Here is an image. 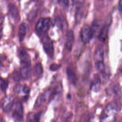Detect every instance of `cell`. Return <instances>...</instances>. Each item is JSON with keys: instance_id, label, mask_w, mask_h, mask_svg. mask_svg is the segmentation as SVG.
Segmentation results:
<instances>
[{"instance_id": "15", "label": "cell", "mask_w": 122, "mask_h": 122, "mask_svg": "<svg viewBox=\"0 0 122 122\" xmlns=\"http://www.w3.org/2000/svg\"><path fill=\"white\" fill-rule=\"evenodd\" d=\"M43 72L42 66L40 63H36L33 67L32 70L33 75L34 77L38 78L41 75Z\"/></svg>"}, {"instance_id": "4", "label": "cell", "mask_w": 122, "mask_h": 122, "mask_svg": "<svg viewBox=\"0 0 122 122\" xmlns=\"http://www.w3.org/2000/svg\"><path fill=\"white\" fill-rule=\"evenodd\" d=\"M94 33V31L92 27L88 25H84L81 31V37L82 42L84 43H89L93 37Z\"/></svg>"}, {"instance_id": "23", "label": "cell", "mask_w": 122, "mask_h": 122, "mask_svg": "<svg viewBox=\"0 0 122 122\" xmlns=\"http://www.w3.org/2000/svg\"><path fill=\"white\" fill-rule=\"evenodd\" d=\"M59 67V65L57 64H51L50 66V69L52 71H55L58 69Z\"/></svg>"}, {"instance_id": "8", "label": "cell", "mask_w": 122, "mask_h": 122, "mask_svg": "<svg viewBox=\"0 0 122 122\" xmlns=\"http://www.w3.org/2000/svg\"><path fill=\"white\" fill-rule=\"evenodd\" d=\"M19 58L21 67L30 66L31 61L30 57L24 50H23L20 51Z\"/></svg>"}, {"instance_id": "7", "label": "cell", "mask_w": 122, "mask_h": 122, "mask_svg": "<svg viewBox=\"0 0 122 122\" xmlns=\"http://www.w3.org/2000/svg\"><path fill=\"white\" fill-rule=\"evenodd\" d=\"M74 42V34L71 30H69L66 34L65 39V47L66 49L71 51Z\"/></svg>"}, {"instance_id": "20", "label": "cell", "mask_w": 122, "mask_h": 122, "mask_svg": "<svg viewBox=\"0 0 122 122\" xmlns=\"http://www.w3.org/2000/svg\"><path fill=\"white\" fill-rule=\"evenodd\" d=\"M41 114V112H38L37 113L34 114V115L33 117V119L32 120V121H35V122L39 121L40 118Z\"/></svg>"}, {"instance_id": "14", "label": "cell", "mask_w": 122, "mask_h": 122, "mask_svg": "<svg viewBox=\"0 0 122 122\" xmlns=\"http://www.w3.org/2000/svg\"><path fill=\"white\" fill-rule=\"evenodd\" d=\"M28 30V27L26 23H22L20 26L19 29V38L20 41L23 40Z\"/></svg>"}, {"instance_id": "1", "label": "cell", "mask_w": 122, "mask_h": 122, "mask_svg": "<svg viewBox=\"0 0 122 122\" xmlns=\"http://www.w3.org/2000/svg\"><path fill=\"white\" fill-rule=\"evenodd\" d=\"M104 51L102 45H99L95 49L93 54V61L96 70L102 74V78L106 79L108 77L105 71L104 63Z\"/></svg>"}, {"instance_id": "22", "label": "cell", "mask_w": 122, "mask_h": 122, "mask_svg": "<svg viewBox=\"0 0 122 122\" xmlns=\"http://www.w3.org/2000/svg\"><path fill=\"white\" fill-rule=\"evenodd\" d=\"M118 9L121 15L122 16V0H120L119 1L118 5Z\"/></svg>"}, {"instance_id": "21", "label": "cell", "mask_w": 122, "mask_h": 122, "mask_svg": "<svg viewBox=\"0 0 122 122\" xmlns=\"http://www.w3.org/2000/svg\"><path fill=\"white\" fill-rule=\"evenodd\" d=\"M22 91L25 94H28L30 92V88L27 86H24L22 87Z\"/></svg>"}, {"instance_id": "13", "label": "cell", "mask_w": 122, "mask_h": 122, "mask_svg": "<svg viewBox=\"0 0 122 122\" xmlns=\"http://www.w3.org/2000/svg\"><path fill=\"white\" fill-rule=\"evenodd\" d=\"M108 30L109 26L107 24L104 25L101 29V30L98 35V39L101 41L104 42L105 41L107 37Z\"/></svg>"}, {"instance_id": "26", "label": "cell", "mask_w": 122, "mask_h": 122, "mask_svg": "<svg viewBox=\"0 0 122 122\" xmlns=\"http://www.w3.org/2000/svg\"><path fill=\"white\" fill-rule=\"evenodd\" d=\"M2 35V27L0 26V39H1Z\"/></svg>"}, {"instance_id": "19", "label": "cell", "mask_w": 122, "mask_h": 122, "mask_svg": "<svg viewBox=\"0 0 122 122\" xmlns=\"http://www.w3.org/2000/svg\"><path fill=\"white\" fill-rule=\"evenodd\" d=\"M21 77H22V76H21V75L20 72H19L18 71H16L15 72H14L13 73V79L14 80V81H20Z\"/></svg>"}, {"instance_id": "25", "label": "cell", "mask_w": 122, "mask_h": 122, "mask_svg": "<svg viewBox=\"0 0 122 122\" xmlns=\"http://www.w3.org/2000/svg\"><path fill=\"white\" fill-rule=\"evenodd\" d=\"M21 87V85H17V86H16L15 87V88H14V89H15L14 92H15L20 93V91Z\"/></svg>"}, {"instance_id": "16", "label": "cell", "mask_w": 122, "mask_h": 122, "mask_svg": "<svg viewBox=\"0 0 122 122\" xmlns=\"http://www.w3.org/2000/svg\"><path fill=\"white\" fill-rule=\"evenodd\" d=\"M31 70L30 66H24L21 67L20 70V73L22 78L25 79H28L30 75Z\"/></svg>"}, {"instance_id": "18", "label": "cell", "mask_w": 122, "mask_h": 122, "mask_svg": "<svg viewBox=\"0 0 122 122\" xmlns=\"http://www.w3.org/2000/svg\"><path fill=\"white\" fill-rule=\"evenodd\" d=\"M8 85V82L0 78V88L2 91H5Z\"/></svg>"}, {"instance_id": "27", "label": "cell", "mask_w": 122, "mask_h": 122, "mask_svg": "<svg viewBox=\"0 0 122 122\" xmlns=\"http://www.w3.org/2000/svg\"><path fill=\"white\" fill-rule=\"evenodd\" d=\"M55 0L56 1H57V2H58L59 3H61V1H62V0Z\"/></svg>"}, {"instance_id": "6", "label": "cell", "mask_w": 122, "mask_h": 122, "mask_svg": "<svg viewBox=\"0 0 122 122\" xmlns=\"http://www.w3.org/2000/svg\"><path fill=\"white\" fill-rule=\"evenodd\" d=\"M12 116L16 121H22L23 117V108L20 102H17L13 111Z\"/></svg>"}, {"instance_id": "24", "label": "cell", "mask_w": 122, "mask_h": 122, "mask_svg": "<svg viewBox=\"0 0 122 122\" xmlns=\"http://www.w3.org/2000/svg\"><path fill=\"white\" fill-rule=\"evenodd\" d=\"M74 2L77 6H80L82 4V3L84 2V0H73Z\"/></svg>"}, {"instance_id": "9", "label": "cell", "mask_w": 122, "mask_h": 122, "mask_svg": "<svg viewBox=\"0 0 122 122\" xmlns=\"http://www.w3.org/2000/svg\"><path fill=\"white\" fill-rule=\"evenodd\" d=\"M9 13L10 17L15 22H18L20 20L19 11L17 7L13 4H10L9 5Z\"/></svg>"}, {"instance_id": "12", "label": "cell", "mask_w": 122, "mask_h": 122, "mask_svg": "<svg viewBox=\"0 0 122 122\" xmlns=\"http://www.w3.org/2000/svg\"><path fill=\"white\" fill-rule=\"evenodd\" d=\"M67 78L70 82L73 84H75L77 81V76L74 70L71 68H68L66 71Z\"/></svg>"}, {"instance_id": "3", "label": "cell", "mask_w": 122, "mask_h": 122, "mask_svg": "<svg viewBox=\"0 0 122 122\" xmlns=\"http://www.w3.org/2000/svg\"><path fill=\"white\" fill-rule=\"evenodd\" d=\"M51 20L49 18H41L39 20L35 26V30L40 35L44 34L49 30Z\"/></svg>"}, {"instance_id": "28", "label": "cell", "mask_w": 122, "mask_h": 122, "mask_svg": "<svg viewBox=\"0 0 122 122\" xmlns=\"http://www.w3.org/2000/svg\"></svg>"}, {"instance_id": "2", "label": "cell", "mask_w": 122, "mask_h": 122, "mask_svg": "<svg viewBox=\"0 0 122 122\" xmlns=\"http://www.w3.org/2000/svg\"><path fill=\"white\" fill-rule=\"evenodd\" d=\"M117 112V104L114 102H111L106 106L101 115L100 119L102 121H112L115 119Z\"/></svg>"}, {"instance_id": "5", "label": "cell", "mask_w": 122, "mask_h": 122, "mask_svg": "<svg viewBox=\"0 0 122 122\" xmlns=\"http://www.w3.org/2000/svg\"><path fill=\"white\" fill-rule=\"evenodd\" d=\"M43 49L47 54L50 57H52L54 54V46L52 40L48 37L45 36L42 40Z\"/></svg>"}, {"instance_id": "11", "label": "cell", "mask_w": 122, "mask_h": 122, "mask_svg": "<svg viewBox=\"0 0 122 122\" xmlns=\"http://www.w3.org/2000/svg\"><path fill=\"white\" fill-rule=\"evenodd\" d=\"M101 85V80L98 74H95L91 85V90L94 92H97L100 90Z\"/></svg>"}, {"instance_id": "17", "label": "cell", "mask_w": 122, "mask_h": 122, "mask_svg": "<svg viewBox=\"0 0 122 122\" xmlns=\"http://www.w3.org/2000/svg\"><path fill=\"white\" fill-rule=\"evenodd\" d=\"M46 100V94L45 93H42L41 94L37 99L35 104L34 105V107H39L43 103H44Z\"/></svg>"}, {"instance_id": "10", "label": "cell", "mask_w": 122, "mask_h": 122, "mask_svg": "<svg viewBox=\"0 0 122 122\" xmlns=\"http://www.w3.org/2000/svg\"><path fill=\"white\" fill-rule=\"evenodd\" d=\"M14 104V99L12 96L9 95L4 99L2 108L5 112H9L12 109Z\"/></svg>"}]
</instances>
